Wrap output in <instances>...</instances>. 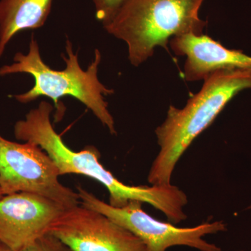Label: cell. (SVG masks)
I'll list each match as a JSON object with an SVG mask.
<instances>
[{
  "label": "cell",
  "mask_w": 251,
  "mask_h": 251,
  "mask_svg": "<svg viewBox=\"0 0 251 251\" xmlns=\"http://www.w3.org/2000/svg\"><path fill=\"white\" fill-rule=\"evenodd\" d=\"M52 111L50 103L41 101L25 119L15 124L16 139L42 148L54 162L60 176L82 175L103 184L108 191L109 204L112 206L122 207L130 201H140L161 211L171 224H177L186 219L184 208L188 198L184 191L172 184L147 186L121 182L100 163V154L95 147L89 145L75 151L64 143L51 122Z\"/></svg>",
  "instance_id": "cell-1"
},
{
  "label": "cell",
  "mask_w": 251,
  "mask_h": 251,
  "mask_svg": "<svg viewBox=\"0 0 251 251\" xmlns=\"http://www.w3.org/2000/svg\"><path fill=\"white\" fill-rule=\"evenodd\" d=\"M251 88V69H221L204 80L201 90L184 108L171 105L165 121L155 133L159 151L150 168L151 185L171 184L172 176L183 153L209 126L240 91Z\"/></svg>",
  "instance_id": "cell-2"
},
{
  "label": "cell",
  "mask_w": 251,
  "mask_h": 251,
  "mask_svg": "<svg viewBox=\"0 0 251 251\" xmlns=\"http://www.w3.org/2000/svg\"><path fill=\"white\" fill-rule=\"evenodd\" d=\"M65 50V54H62L65 68L63 70H54L43 60L39 44L34 36L31 35L27 53L18 52L15 54L12 64L0 67V76L29 74L34 78V86L25 93L10 97L21 103H30L40 97L50 99L60 119L64 110L59 100L65 97H74L90 109L112 135L116 134L115 120L105 100V97L113 94L114 90L103 85L98 77L102 58L100 51L95 50L93 60L83 70L79 62L78 54L74 52L69 39L66 41Z\"/></svg>",
  "instance_id": "cell-3"
},
{
  "label": "cell",
  "mask_w": 251,
  "mask_h": 251,
  "mask_svg": "<svg viewBox=\"0 0 251 251\" xmlns=\"http://www.w3.org/2000/svg\"><path fill=\"white\" fill-rule=\"evenodd\" d=\"M204 0H124L104 29L128 47L134 67L152 57L156 47L167 49L172 38L202 34L206 21L199 17Z\"/></svg>",
  "instance_id": "cell-4"
},
{
  "label": "cell",
  "mask_w": 251,
  "mask_h": 251,
  "mask_svg": "<svg viewBox=\"0 0 251 251\" xmlns=\"http://www.w3.org/2000/svg\"><path fill=\"white\" fill-rule=\"evenodd\" d=\"M80 204L101 213L137 236L148 251H166L176 246H186L200 251H222L204 237L226 230L223 221L204 223L193 227H178L171 223L153 219L143 210V202L130 201L122 207H115L99 199L81 186H77Z\"/></svg>",
  "instance_id": "cell-5"
},
{
  "label": "cell",
  "mask_w": 251,
  "mask_h": 251,
  "mask_svg": "<svg viewBox=\"0 0 251 251\" xmlns=\"http://www.w3.org/2000/svg\"><path fill=\"white\" fill-rule=\"evenodd\" d=\"M58 169L48 153L30 143L10 141L0 135V189L3 196L36 193L66 208L80 204L77 192L59 181Z\"/></svg>",
  "instance_id": "cell-6"
},
{
  "label": "cell",
  "mask_w": 251,
  "mask_h": 251,
  "mask_svg": "<svg viewBox=\"0 0 251 251\" xmlns=\"http://www.w3.org/2000/svg\"><path fill=\"white\" fill-rule=\"evenodd\" d=\"M48 232L72 251H148L134 234L81 204L66 209Z\"/></svg>",
  "instance_id": "cell-7"
},
{
  "label": "cell",
  "mask_w": 251,
  "mask_h": 251,
  "mask_svg": "<svg viewBox=\"0 0 251 251\" xmlns=\"http://www.w3.org/2000/svg\"><path fill=\"white\" fill-rule=\"evenodd\" d=\"M67 209L45 196L18 192L0 197V239L19 251L49 232Z\"/></svg>",
  "instance_id": "cell-8"
},
{
  "label": "cell",
  "mask_w": 251,
  "mask_h": 251,
  "mask_svg": "<svg viewBox=\"0 0 251 251\" xmlns=\"http://www.w3.org/2000/svg\"><path fill=\"white\" fill-rule=\"evenodd\" d=\"M170 46L177 56H186V81L204 80L221 69H251V57L242 51L226 49L205 34H186L172 38Z\"/></svg>",
  "instance_id": "cell-9"
},
{
  "label": "cell",
  "mask_w": 251,
  "mask_h": 251,
  "mask_svg": "<svg viewBox=\"0 0 251 251\" xmlns=\"http://www.w3.org/2000/svg\"><path fill=\"white\" fill-rule=\"evenodd\" d=\"M53 0H0V58L21 31L45 24Z\"/></svg>",
  "instance_id": "cell-10"
},
{
  "label": "cell",
  "mask_w": 251,
  "mask_h": 251,
  "mask_svg": "<svg viewBox=\"0 0 251 251\" xmlns=\"http://www.w3.org/2000/svg\"><path fill=\"white\" fill-rule=\"evenodd\" d=\"M19 251H72L52 234L46 233Z\"/></svg>",
  "instance_id": "cell-11"
},
{
  "label": "cell",
  "mask_w": 251,
  "mask_h": 251,
  "mask_svg": "<svg viewBox=\"0 0 251 251\" xmlns=\"http://www.w3.org/2000/svg\"><path fill=\"white\" fill-rule=\"evenodd\" d=\"M96 18L103 24H108L115 17L124 0H92Z\"/></svg>",
  "instance_id": "cell-12"
},
{
  "label": "cell",
  "mask_w": 251,
  "mask_h": 251,
  "mask_svg": "<svg viewBox=\"0 0 251 251\" xmlns=\"http://www.w3.org/2000/svg\"><path fill=\"white\" fill-rule=\"evenodd\" d=\"M0 251H14L0 239Z\"/></svg>",
  "instance_id": "cell-13"
},
{
  "label": "cell",
  "mask_w": 251,
  "mask_h": 251,
  "mask_svg": "<svg viewBox=\"0 0 251 251\" xmlns=\"http://www.w3.org/2000/svg\"><path fill=\"white\" fill-rule=\"evenodd\" d=\"M3 196L2 193H1V189H0V197Z\"/></svg>",
  "instance_id": "cell-14"
},
{
  "label": "cell",
  "mask_w": 251,
  "mask_h": 251,
  "mask_svg": "<svg viewBox=\"0 0 251 251\" xmlns=\"http://www.w3.org/2000/svg\"><path fill=\"white\" fill-rule=\"evenodd\" d=\"M249 209H251V206H250V207H249Z\"/></svg>",
  "instance_id": "cell-15"
},
{
  "label": "cell",
  "mask_w": 251,
  "mask_h": 251,
  "mask_svg": "<svg viewBox=\"0 0 251 251\" xmlns=\"http://www.w3.org/2000/svg\"></svg>",
  "instance_id": "cell-16"
}]
</instances>
